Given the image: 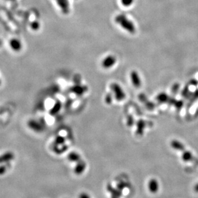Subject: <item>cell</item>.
<instances>
[{"instance_id":"obj_1","label":"cell","mask_w":198,"mask_h":198,"mask_svg":"<svg viewBox=\"0 0 198 198\" xmlns=\"http://www.w3.org/2000/svg\"><path fill=\"white\" fill-rule=\"evenodd\" d=\"M115 20L117 22H118L119 24H121L122 27L129 30L130 32H134V25H132V23L130 21L126 19V18L124 17V16H122V15L118 16L116 18Z\"/></svg>"},{"instance_id":"obj_2","label":"cell","mask_w":198,"mask_h":198,"mask_svg":"<svg viewBox=\"0 0 198 198\" xmlns=\"http://www.w3.org/2000/svg\"><path fill=\"white\" fill-rule=\"evenodd\" d=\"M111 87H112V90L115 93V97H116L117 100H121L124 99V96H125V95H124V93L123 90H122L121 87L118 84H112Z\"/></svg>"},{"instance_id":"obj_3","label":"cell","mask_w":198,"mask_h":198,"mask_svg":"<svg viewBox=\"0 0 198 198\" xmlns=\"http://www.w3.org/2000/svg\"><path fill=\"white\" fill-rule=\"evenodd\" d=\"M115 63V59L113 56H108L103 61L102 65L105 68H111Z\"/></svg>"},{"instance_id":"obj_4","label":"cell","mask_w":198,"mask_h":198,"mask_svg":"<svg viewBox=\"0 0 198 198\" xmlns=\"http://www.w3.org/2000/svg\"><path fill=\"white\" fill-rule=\"evenodd\" d=\"M14 158V154L11 152H7L0 156V164L10 162Z\"/></svg>"},{"instance_id":"obj_5","label":"cell","mask_w":198,"mask_h":198,"mask_svg":"<svg viewBox=\"0 0 198 198\" xmlns=\"http://www.w3.org/2000/svg\"><path fill=\"white\" fill-rule=\"evenodd\" d=\"M56 2L64 13L68 12L69 4H68V0H56Z\"/></svg>"},{"instance_id":"obj_6","label":"cell","mask_w":198,"mask_h":198,"mask_svg":"<svg viewBox=\"0 0 198 198\" xmlns=\"http://www.w3.org/2000/svg\"><path fill=\"white\" fill-rule=\"evenodd\" d=\"M85 168H86V164L83 162H82V160L80 161L78 165L76 166L75 168V172L78 175L81 174L83 172Z\"/></svg>"},{"instance_id":"obj_7","label":"cell","mask_w":198,"mask_h":198,"mask_svg":"<svg viewBox=\"0 0 198 198\" xmlns=\"http://www.w3.org/2000/svg\"><path fill=\"white\" fill-rule=\"evenodd\" d=\"M10 45L11 48L15 51H18L21 49L22 45H21V42L19 40L16 39H12L10 42Z\"/></svg>"},{"instance_id":"obj_8","label":"cell","mask_w":198,"mask_h":198,"mask_svg":"<svg viewBox=\"0 0 198 198\" xmlns=\"http://www.w3.org/2000/svg\"><path fill=\"white\" fill-rule=\"evenodd\" d=\"M131 80H132V83H133V84H134L135 86L139 87L141 86V80H140V79H139V77L137 73V72H135V71L132 72L131 75Z\"/></svg>"},{"instance_id":"obj_9","label":"cell","mask_w":198,"mask_h":198,"mask_svg":"<svg viewBox=\"0 0 198 198\" xmlns=\"http://www.w3.org/2000/svg\"><path fill=\"white\" fill-rule=\"evenodd\" d=\"M149 190H150V191L151 192H153V193H155L157 191V190H158V183L156 181V180H151L150 183H149Z\"/></svg>"},{"instance_id":"obj_10","label":"cell","mask_w":198,"mask_h":198,"mask_svg":"<svg viewBox=\"0 0 198 198\" xmlns=\"http://www.w3.org/2000/svg\"><path fill=\"white\" fill-rule=\"evenodd\" d=\"M68 159L72 162H79L80 160V156L78 155V153L76 152H71L70 153L68 156Z\"/></svg>"},{"instance_id":"obj_11","label":"cell","mask_w":198,"mask_h":198,"mask_svg":"<svg viewBox=\"0 0 198 198\" xmlns=\"http://www.w3.org/2000/svg\"><path fill=\"white\" fill-rule=\"evenodd\" d=\"M171 146L173 148L180 151H183V149H185L184 147H183V145L180 142L176 140H174L171 142Z\"/></svg>"},{"instance_id":"obj_12","label":"cell","mask_w":198,"mask_h":198,"mask_svg":"<svg viewBox=\"0 0 198 198\" xmlns=\"http://www.w3.org/2000/svg\"><path fill=\"white\" fill-rule=\"evenodd\" d=\"M183 159L185 161H192L194 158L192 157L191 153L189 152H185L184 155H183Z\"/></svg>"},{"instance_id":"obj_13","label":"cell","mask_w":198,"mask_h":198,"mask_svg":"<svg viewBox=\"0 0 198 198\" xmlns=\"http://www.w3.org/2000/svg\"><path fill=\"white\" fill-rule=\"evenodd\" d=\"M133 2L134 0H121V3H122V5L126 6L130 5Z\"/></svg>"},{"instance_id":"obj_14","label":"cell","mask_w":198,"mask_h":198,"mask_svg":"<svg viewBox=\"0 0 198 198\" xmlns=\"http://www.w3.org/2000/svg\"><path fill=\"white\" fill-rule=\"evenodd\" d=\"M6 171V165H2L0 166V175L3 174Z\"/></svg>"},{"instance_id":"obj_15","label":"cell","mask_w":198,"mask_h":198,"mask_svg":"<svg viewBox=\"0 0 198 198\" xmlns=\"http://www.w3.org/2000/svg\"><path fill=\"white\" fill-rule=\"evenodd\" d=\"M80 198H90V197H89V196H88L87 194L83 193V194H80Z\"/></svg>"},{"instance_id":"obj_16","label":"cell","mask_w":198,"mask_h":198,"mask_svg":"<svg viewBox=\"0 0 198 198\" xmlns=\"http://www.w3.org/2000/svg\"><path fill=\"white\" fill-rule=\"evenodd\" d=\"M194 190H195L196 192H198V184H197L196 185V187H194Z\"/></svg>"}]
</instances>
